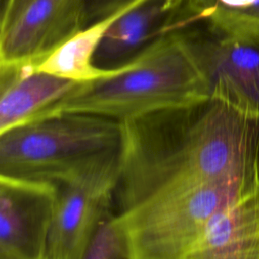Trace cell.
<instances>
[{
	"label": "cell",
	"mask_w": 259,
	"mask_h": 259,
	"mask_svg": "<svg viewBox=\"0 0 259 259\" xmlns=\"http://www.w3.org/2000/svg\"><path fill=\"white\" fill-rule=\"evenodd\" d=\"M175 8L170 0H145L123 13L101 38L92 58L93 66L118 70L146 55L170 33Z\"/></svg>",
	"instance_id": "obj_9"
},
{
	"label": "cell",
	"mask_w": 259,
	"mask_h": 259,
	"mask_svg": "<svg viewBox=\"0 0 259 259\" xmlns=\"http://www.w3.org/2000/svg\"><path fill=\"white\" fill-rule=\"evenodd\" d=\"M123 123L62 112L0 133V176L66 183L123 150Z\"/></svg>",
	"instance_id": "obj_3"
},
{
	"label": "cell",
	"mask_w": 259,
	"mask_h": 259,
	"mask_svg": "<svg viewBox=\"0 0 259 259\" xmlns=\"http://www.w3.org/2000/svg\"><path fill=\"white\" fill-rule=\"evenodd\" d=\"M55 183L0 176V259H45Z\"/></svg>",
	"instance_id": "obj_7"
},
{
	"label": "cell",
	"mask_w": 259,
	"mask_h": 259,
	"mask_svg": "<svg viewBox=\"0 0 259 259\" xmlns=\"http://www.w3.org/2000/svg\"><path fill=\"white\" fill-rule=\"evenodd\" d=\"M171 32L188 51L208 96L259 113V30L238 32L189 22Z\"/></svg>",
	"instance_id": "obj_5"
},
{
	"label": "cell",
	"mask_w": 259,
	"mask_h": 259,
	"mask_svg": "<svg viewBox=\"0 0 259 259\" xmlns=\"http://www.w3.org/2000/svg\"><path fill=\"white\" fill-rule=\"evenodd\" d=\"M206 97L202 76L179 36L171 32L133 64L109 76L80 82L40 118L76 112L123 122Z\"/></svg>",
	"instance_id": "obj_2"
},
{
	"label": "cell",
	"mask_w": 259,
	"mask_h": 259,
	"mask_svg": "<svg viewBox=\"0 0 259 259\" xmlns=\"http://www.w3.org/2000/svg\"><path fill=\"white\" fill-rule=\"evenodd\" d=\"M122 123L118 212L177 188L259 169V113L221 98Z\"/></svg>",
	"instance_id": "obj_1"
},
{
	"label": "cell",
	"mask_w": 259,
	"mask_h": 259,
	"mask_svg": "<svg viewBox=\"0 0 259 259\" xmlns=\"http://www.w3.org/2000/svg\"><path fill=\"white\" fill-rule=\"evenodd\" d=\"M121 157H114L83 176L57 184L58 195L45 259H82L99 226L112 214Z\"/></svg>",
	"instance_id": "obj_6"
},
{
	"label": "cell",
	"mask_w": 259,
	"mask_h": 259,
	"mask_svg": "<svg viewBox=\"0 0 259 259\" xmlns=\"http://www.w3.org/2000/svg\"><path fill=\"white\" fill-rule=\"evenodd\" d=\"M145 0H135L109 16L81 29L58 50L51 54L35 69L78 82H88L109 76L117 70L106 71L93 66V55L109 26L123 13Z\"/></svg>",
	"instance_id": "obj_12"
},
{
	"label": "cell",
	"mask_w": 259,
	"mask_h": 259,
	"mask_svg": "<svg viewBox=\"0 0 259 259\" xmlns=\"http://www.w3.org/2000/svg\"><path fill=\"white\" fill-rule=\"evenodd\" d=\"M135 0H84V27H87ZM175 7L182 0H170Z\"/></svg>",
	"instance_id": "obj_15"
},
{
	"label": "cell",
	"mask_w": 259,
	"mask_h": 259,
	"mask_svg": "<svg viewBox=\"0 0 259 259\" xmlns=\"http://www.w3.org/2000/svg\"><path fill=\"white\" fill-rule=\"evenodd\" d=\"M35 66H0V133L40 118L80 82Z\"/></svg>",
	"instance_id": "obj_10"
},
{
	"label": "cell",
	"mask_w": 259,
	"mask_h": 259,
	"mask_svg": "<svg viewBox=\"0 0 259 259\" xmlns=\"http://www.w3.org/2000/svg\"><path fill=\"white\" fill-rule=\"evenodd\" d=\"M31 1L32 0H7L6 3L1 6L0 31L9 26Z\"/></svg>",
	"instance_id": "obj_16"
},
{
	"label": "cell",
	"mask_w": 259,
	"mask_h": 259,
	"mask_svg": "<svg viewBox=\"0 0 259 259\" xmlns=\"http://www.w3.org/2000/svg\"><path fill=\"white\" fill-rule=\"evenodd\" d=\"M111 217L99 226L82 259H131L124 240L113 226Z\"/></svg>",
	"instance_id": "obj_14"
},
{
	"label": "cell",
	"mask_w": 259,
	"mask_h": 259,
	"mask_svg": "<svg viewBox=\"0 0 259 259\" xmlns=\"http://www.w3.org/2000/svg\"><path fill=\"white\" fill-rule=\"evenodd\" d=\"M256 191L259 169L159 194L111 222L131 259H185L223 211Z\"/></svg>",
	"instance_id": "obj_4"
},
{
	"label": "cell",
	"mask_w": 259,
	"mask_h": 259,
	"mask_svg": "<svg viewBox=\"0 0 259 259\" xmlns=\"http://www.w3.org/2000/svg\"><path fill=\"white\" fill-rule=\"evenodd\" d=\"M84 28V0H32L0 31V66L37 67Z\"/></svg>",
	"instance_id": "obj_8"
},
{
	"label": "cell",
	"mask_w": 259,
	"mask_h": 259,
	"mask_svg": "<svg viewBox=\"0 0 259 259\" xmlns=\"http://www.w3.org/2000/svg\"><path fill=\"white\" fill-rule=\"evenodd\" d=\"M189 22L238 32L259 30V0H182L174 9L170 32Z\"/></svg>",
	"instance_id": "obj_13"
},
{
	"label": "cell",
	"mask_w": 259,
	"mask_h": 259,
	"mask_svg": "<svg viewBox=\"0 0 259 259\" xmlns=\"http://www.w3.org/2000/svg\"><path fill=\"white\" fill-rule=\"evenodd\" d=\"M6 1H7V0H1V6H2V5H4V4L6 3Z\"/></svg>",
	"instance_id": "obj_17"
},
{
	"label": "cell",
	"mask_w": 259,
	"mask_h": 259,
	"mask_svg": "<svg viewBox=\"0 0 259 259\" xmlns=\"http://www.w3.org/2000/svg\"><path fill=\"white\" fill-rule=\"evenodd\" d=\"M185 259H259V191L223 211Z\"/></svg>",
	"instance_id": "obj_11"
}]
</instances>
